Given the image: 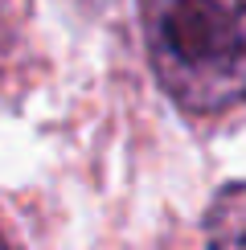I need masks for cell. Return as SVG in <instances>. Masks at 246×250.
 Instances as JSON below:
<instances>
[{"label":"cell","instance_id":"1","mask_svg":"<svg viewBox=\"0 0 246 250\" xmlns=\"http://www.w3.org/2000/svg\"><path fill=\"white\" fill-rule=\"evenodd\" d=\"M140 21L177 107L213 115L246 99V0H140Z\"/></svg>","mask_w":246,"mask_h":250},{"label":"cell","instance_id":"2","mask_svg":"<svg viewBox=\"0 0 246 250\" xmlns=\"http://www.w3.org/2000/svg\"><path fill=\"white\" fill-rule=\"evenodd\" d=\"M205 250H246V181H234L213 197L205 213Z\"/></svg>","mask_w":246,"mask_h":250},{"label":"cell","instance_id":"3","mask_svg":"<svg viewBox=\"0 0 246 250\" xmlns=\"http://www.w3.org/2000/svg\"><path fill=\"white\" fill-rule=\"evenodd\" d=\"M0 250H8V246H4V238H0Z\"/></svg>","mask_w":246,"mask_h":250}]
</instances>
